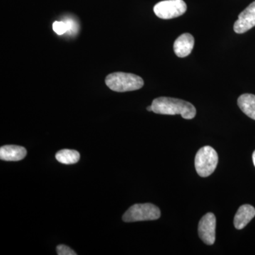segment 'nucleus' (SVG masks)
I'll return each instance as SVG.
<instances>
[{
    "mask_svg": "<svg viewBox=\"0 0 255 255\" xmlns=\"http://www.w3.org/2000/svg\"><path fill=\"white\" fill-rule=\"evenodd\" d=\"M152 112L163 115H181L182 118L192 119L196 117V110L192 104L179 99L158 97L152 101Z\"/></svg>",
    "mask_w": 255,
    "mask_h": 255,
    "instance_id": "nucleus-1",
    "label": "nucleus"
},
{
    "mask_svg": "<svg viewBox=\"0 0 255 255\" xmlns=\"http://www.w3.org/2000/svg\"><path fill=\"white\" fill-rule=\"evenodd\" d=\"M105 82L109 88L117 92L135 91L144 85L143 80L138 75L122 72L110 74L106 78Z\"/></svg>",
    "mask_w": 255,
    "mask_h": 255,
    "instance_id": "nucleus-2",
    "label": "nucleus"
},
{
    "mask_svg": "<svg viewBox=\"0 0 255 255\" xmlns=\"http://www.w3.org/2000/svg\"><path fill=\"white\" fill-rule=\"evenodd\" d=\"M219 162V156L211 146H204L198 151L195 157L196 172L201 177H207L214 173Z\"/></svg>",
    "mask_w": 255,
    "mask_h": 255,
    "instance_id": "nucleus-3",
    "label": "nucleus"
},
{
    "mask_svg": "<svg viewBox=\"0 0 255 255\" xmlns=\"http://www.w3.org/2000/svg\"><path fill=\"white\" fill-rule=\"evenodd\" d=\"M160 210L152 204H137L132 206L123 216L124 222L154 221L159 219Z\"/></svg>",
    "mask_w": 255,
    "mask_h": 255,
    "instance_id": "nucleus-4",
    "label": "nucleus"
},
{
    "mask_svg": "<svg viewBox=\"0 0 255 255\" xmlns=\"http://www.w3.org/2000/svg\"><path fill=\"white\" fill-rule=\"evenodd\" d=\"M187 9V4L183 0H164L156 4L153 10L157 17L171 19L182 16Z\"/></svg>",
    "mask_w": 255,
    "mask_h": 255,
    "instance_id": "nucleus-5",
    "label": "nucleus"
},
{
    "mask_svg": "<svg viewBox=\"0 0 255 255\" xmlns=\"http://www.w3.org/2000/svg\"><path fill=\"white\" fill-rule=\"evenodd\" d=\"M216 216L208 213L199 221L198 232L201 241L208 246H212L216 241Z\"/></svg>",
    "mask_w": 255,
    "mask_h": 255,
    "instance_id": "nucleus-6",
    "label": "nucleus"
},
{
    "mask_svg": "<svg viewBox=\"0 0 255 255\" xmlns=\"http://www.w3.org/2000/svg\"><path fill=\"white\" fill-rule=\"evenodd\" d=\"M255 26V1L251 3L238 16L235 22L234 31L236 33H244Z\"/></svg>",
    "mask_w": 255,
    "mask_h": 255,
    "instance_id": "nucleus-7",
    "label": "nucleus"
},
{
    "mask_svg": "<svg viewBox=\"0 0 255 255\" xmlns=\"http://www.w3.org/2000/svg\"><path fill=\"white\" fill-rule=\"evenodd\" d=\"M194 46V38L190 33H183L174 43V51L179 58H185L191 54Z\"/></svg>",
    "mask_w": 255,
    "mask_h": 255,
    "instance_id": "nucleus-8",
    "label": "nucleus"
},
{
    "mask_svg": "<svg viewBox=\"0 0 255 255\" xmlns=\"http://www.w3.org/2000/svg\"><path fill=\"white\" fill-rule=\"evenodd\" d=\"M255 216V209L249 204L241 206L238 210L234 219L235 228L243 229Z\"/></svg>",
    "mask_w": 255,
    "mask_h": 255,
    "instance_id": "nucleus-9",
    "label": "nucleus"
},
{
    "mask_svg": "<svg viewBox=\"0 0 255 255\" xmlns=\"http://www.w3.org/2000/svg\"><path fill=\"white\" fill-rule=\"evenodd\" d=\"M26 148L18 145H4L0 148V159L4 161H20L26 157Z\"/></svg>",
    "mask_w": 255,
    "mask_h": 255,
    "instance_id": "nucleus-10",
    "label": "nucleus"
},
{
    "mask_svg": "<svg viewBox=\"0 0 255 255\" xmlns=\"http://www.w3.org/2000/svg\"><path fill=\"white\" fill-rule=\"evenodd\" d=\"M238 105L243 113L255 120V95L244 94L240 96Z\"/></svg>",
    "mask_w": 255,
    "mask_h": 255,
    "instance_id": "nucleus-11",
    "label": "nucleus"
},
{
    "mask_svg": "<svg viewBox=\"0 0 255 255\" xmlns=\"http://www.w3.org/2000/svg\"><path fill=\"white\" fill-rule=\"evenodd\" d=\"M80 157V153L78 151L68 150V149L58 151L55 155V158L58 162L65 164L77 163Z\"/></svg>",
    "mask_w": 255,
    "mask_h": 255,
    "instance_id": "nucleus-12",
    "label": "nucleus"
},
{
    "mask_svg": "<svg viewBox=\"0 0 255 255\" xmlns=\"http://www.w3.org/2000/svg\"><path fill=\"white\" fill-rule=\"evenodd\" d=\"M72 23L65 21H55L53 24V31L58 35H63L64 33L72 29Z\"/></svg>",
    "mask_w": 255,
    "mask_h": 255,
    "instance_id": "nucleus-13",
    "label": "nucleus"
},
{
    "mask_svg": "<svg viewBox=\"0 0 255 255\" xmlns=\"http://www.w3.org/2000/svg\"><path fill=\"white\" fill-rule=\"evenodd\" d=\"M57 253L58 255H76V253H75L69 247L64 246V245H60L57 247Z\"/></svg>",
    "mask_w": 255,
    "mask_h": 255,
    "instance_id": "nucleus-14",
    "label": "nucleus"
},
{
    "mask_svg": "<svg viewBox=\"0 0 255 255\" xmlns=\"http://www.w3.org/2000/svg\"><path fill=\"white\" fill-rule=\"evenodd\" d=\"M253 163H254V165L255 167V150L254 151V152H253Z\"/></svg>",
    "mask_w": 255,
    "mask_h": 255,
    "instance_id": "nucleus-15",
    "label": "nucleus"
},
{
    "mask_svg": "<svg viewBox=\"0 0 255 255\" xmlns=\"http://www.w3.org/2000/svg\"><path fill=\"white\" fill-rule=\"evenodd\" d=\"M147 110L148 112H152V105L149 106V107H147Z\"/></svg>",
    "mask_w": 255,
    "mask_h": 255,
    "instance_id": "nucleus-16",
    "label": "nucleus"
}]
</instances>
